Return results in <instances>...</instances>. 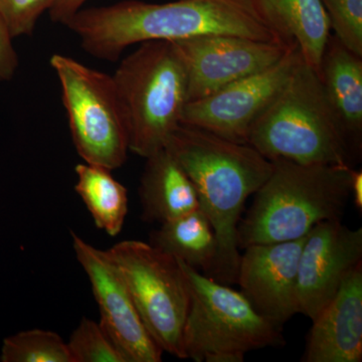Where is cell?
Listing matches in <instances>:
<instances>
[{
    "label": "cell",
    "mask_w": 362,
    "mask_h": 362,
    "mask_svg": "<svg viewBox=\"0 0 362 362\" xmlns=\"http://www.w3.org/2000/svg\"><path fill=\"white\" fill-rule=\"evenodd\" d=\"M65 26L84 51L102 61L116 62L130 45L150 40H177L228 35L278 40L252 0H177L148 4L125 0L111 6L81 8Z\"/></svg>",
    "instance_id": "1"
},
{
    "label": "cell",
    "mask_w": 362,
    "mask_h": 362,
    "mask_svg": "<svg viewBox=\"0 0 362 362\" xmlns=\"http://www.w3.org/2000/svg\"><path fill=\"white\" fill-rule=\"evenodd\" d=\"M165 149L194 183L201 209L216 233L218 255L211 279L235 284L240 216L247 199L271 175L273 162L251 145L183 124L170 136Z\"/></svg>",
    "instance_id": "2"
},
{
    "label": "cell",
    "mask_w": 362,
    "mask_h": 362,
    "mask_svg": "<svg viewBox=\"0 0 362 362\" xmlns=\"http://www.w3.org/2000/svg\"><path fill=\"white\" fill-rule=\"evenodd\" d=\"M238 226L240 249L306 237L317 223L341 220L351 197V166L277 159Z\"/></svg>",
    "instance_id": "3"
},
{
    "label": "cell",
    "mask_w": 362,
    "mask_h": 362,
    "mask_svg": "<svg viewBox=\"0 0 362 362\" xmlns=\"http://www.w3.org/2000/svg\"><path fill=\"white\" fill-rule=\"evenodd\" d=\"M247 144L269 160L341 164L356 160L324 93L318 71L303 59L252 124Z\"/></svg>",
    "instance_id": "4"
},
{
    "label": "cell",
    "mask_w": 362,
    "mask_h": 362,
    "mask_svg": "<svg viewBox=\"0 0 362 362\" xmlns=\"http://www.w3.org/2000/svg\"><path fill=\"white\" fill-rule=\"evenodd\" d=\"M112 77L127 119L130 151L147 158L165 148L189 101L187 69L175 42H142Z\"/></svg>",
    "instance_id": "5"
},
{
    "label": "cell",
    "mask_w": 362,
    "mask_h": 362,
    "mask_svg": "<svg viewBox=\"0 0 362 362\" xmlns=\"http://www.w3.org/2000/svg\"><path fill=\"white\" fill-rule=\"evenodd\" d=\"M178 262L189 291L182 332L185 359L242 362L247 352L284 344L282 329L255 310L242 293Z\"/></svg>",
    "instance_id": "6"
},
{
    "label": "cell",
    "mask_w": 362,
    "mask_h": 362,
    "mask_svg": "<svg viewBox=\"0 0 362 362\" xmlns=\"http://www.w3.org/2000/svg\"><path fill=\"white\" fill-rule=\"evenodd\" d=\"M49 64L78 156L110 170L121 168L130 151L129 129L113 77L65 54H52Z\"/></svg>",
    "instance_id": "7"
},
{
    "label": "cell",
    "mask_w": 362,
    "mask_h": 362,
    "mask_svg": "<svg viewBox=\"0 0 362 362\" xmlns=\"http://www.w3.org/2000/svg\"><path fill=\"white\" fill-rule=\"evenodd\" d=\"M107 252L123 274L150 335L162 351L185 359L182 332L189 291L178 259L141 240H122Z\"/></svg>",
    "instance_id": "8"
},
{
    "label": "cell",
    "mask_w": 362,
    "mask_h": 362,
    "mask_svg": "<svg viewBox=\"0 0 362 362\" xmlns=\"http://www.w3.org/2000/svg\"><path fill=\"white\" fill-rule=\"evenodd\" d=\"M301 59L294 45L270 68L188 102L181 124L247 144L252 124L277 97Z\"/></svg>",
    "instance_id": "9"
},
{
    "label": "cell",
    "mask_w": 362,
    "mask_h": 362,
    "mask_svg": "<svg viewBox=\"0 0 362 362\" xmlns=\"http://www.w3.org/2000/svg\"><path fill=\"white\" fill-rule=\"evenodd\" d=\"M76 258L89 279L99 307L100 324L126 362H160L162 349L145 327L123 274L107 251L71 232Z\"/></svg>",
    "instance_id": "10"
},
{
    "label": "cell",
    "mask_w": 362,
    "mask_h": 362,
    "mask_svg": "<svg viewBox=\"0 0 362 362\" xmlns=\"http://www.w3.org/2000/svg\"><path fill=\"white\" fill-rule=\"evenodd\" d=\"M175 42L188 80L189 101L275 65L292 47L280 40L209 35Z\"/></svg>",
    "instance_id": "11"
},
{
    "label": "cell",
    "mask_w": 362,
    "mask_h": 362,
    "mask_svg": "<svg viewBox=\"0 0 362 362\" xmlns=\"http://www.w3.org/2000/svg\"><path fill=\"white\" fill-rule=\"evenodd\" d=\"M359 264H362V228L351 230L341 220L322 221L313 226L300 255L298 313L314 320Z\"/></svg>",
    "instance_id": "12"
},
{
    "label": "cell",
    "mask_w": 362,
    "mask_h": 362,
    "mask_svg": "<svg viewBox=\"0 0 362 362\" xmlns=\"http://www.w3.org/2000/svg\"><path fill=\"white\" fill-rule=\"evenodd\" d=\"M305 240L252 245L240 254L235 284L255 310L281 329L298 313V267Z\"/></svg>",
    "instance_id": "13"
},
{
    "label": "cell",
    "mask_w": 362,
    "mask_h": 362,
    "mask_svg": "<svg viewBox=\"0 0 362 362\" xmlns=\"http://www.w3.org/2000/svg\"><path fill=\"white\" fill-rule=\"evenodd\" d=\"M312 322L303 361H362V264Z\"/></svg>",
    "instance_id": "14"
},
{
    "label": "cell",
    "mask_w": 362,
    "mask_h": 362,
    "mask_svg": "<svg viewBox=\"0 0 362 362\" xmlns=\"http://www.w3.org/2000/svg\"><path fill=\"white\" fill-rule=\"evenodd\" d=\"M318 75L352 156L357 159L362 146V57L330 35Z\"/></svg>",
    "instance_id": "15"
},
{
    "label": "cell",
    "mask_w": 362,
    "mask_h": 362,
    "mask_svg": "<svg viewBox=\"0 0 362 362\" xmlns=\"http://www.w3.org/2000/svg\"><path fill=\"white\" fill-rule=\"evenodd\" d=\"M276 39L297 45L305 63L318 71L330 35V23L320 0H252Z\"/></svg>",
    "instance_id": "16"
},
{
    "label": "cell",
    "mask_w": 362,
    "mask_h": 362,
    "mask_svg": "<svg viewBox=\"0 0 362 362\" xmlns=\"http://www.w3.org/2000/svg\"><path fill=\"white\" fill-rule=\"evenodd\" d=\"M138 192L148 223L161 225L201 209L194 183L165 148L147 157Z\"/></svg>",
    "instance_id": "17"
},
{
    "label": "cell",
    "mask_w": 362,
    "mask_h": 362,
    "mask_svg": "<svg viewBox=\"0 0 362 362\" xmlns=\"http://www.w3.org/2000/svg\"><path fill=\"white\" fill-rule=\"evenodd\" d=\"M150 244L192 268L202 269L207 277L213 276L218 262V240L202 209L161 223L152 233Z\"/></svg>",
    "instance_id": "18"
},
{
    "label": "cell",
    "mask_w": 362,
    "mask_h": 362,
    "mask_svg": "<svg viewBox=\"0 0 362 362\" xmlns=\"http://www.w3.org/2000/svg\"><path fill=\"white\" fill-rule=\"evenodd\" d=\"M75 190L98 228L111 237L122 230L128 214L127 188L112 175L110 169L94 164H78Z\"/></svg>",
    "instance_id": "19"
},
{
    "label": "cell",
    "mask_w": 362,
    "mask_h": 362,
    "mask_svg": "<svg viewBox=\"0 0 362 362\" xmlns=\"http://www.w3.org/2000/svg\"><path fill=\"white\" fill-rule=\"evenodd\" d=\"M1 362H73L68 345L58 333L42 329L21 331L2 343Z\"/></svg>",
    "instance_id": "20"
},
{
    "label": "cell",
    "mask_w": 362,
    "mask_h": 362,
    "mask_svg": "<svg viewBox=\"0 0 362 362\" xmlns=\"http://www.w3.org/2000/svg\"><path fill=\"white\" fill-rule=\"evenodd\" d=\"M73 362H126L100 322L83 317L66 342Z\"/></svg>",
    "instance_id": "21"
},
{
    "label": "cell",
    "mask_w": 362,
    "mask_h": 362,
    "mask_svg": "<svg viewBox=\"0 0 362 362\" xmlns=\"http://www.w3.org/2000/svg\"><path fill=\"white\" fill-rule=\"evenodd\" d=\"M333 35L350 52L362 57V0H320Z\"/></svg>",
    "instance_id": "22"
},
{
    "label": "cell",
    "mask_w": 362,
    "mask_h": 362,
    "mask_svg": "<svg viewBox=\"0 0 362 362\" xmlns=\"http://www.w3.org/2000/svg\"><path fill=\"white\" fill-rule=\"evenodd\" d=\"M52 0H0V16L13 37L30 35Z\"/></svg>",
    "instance_id": "23"
},
{
    "label": "cell",
    "mask_w": 362,
    "mask_h": 362,
    "mask_svg": "<svg viewBox=\"0 0 362 362\" xmlns=\"http://www.w3.org/2000/svg\"><path fill=\"white\" fill-rule=\"evenodd\" d=\"M13 40L6 21L0 16V83L11 80L20 65Z\"/></svg>",
    "instance_id": "24"
},
{
    "label": "cell",
    "mask_w": 362,
    "mask_h": 362,
    "mask_svg": "<svg viewBox=\"0 0 362 362\" xmlns=\"http://www.w3.org/2000/svg\"><path fill=\"white\" fill-rule=\"evenodd\" d=\"M87 0H52L49 7V18L54 23L65 25L74 14L77 13Z\"/></svg>",
    "instance_id": "25"
},
{
    "label": "cell",
    "mask_w": 362,
    "mask_h": 362,
    "mask_svg": "<svg viewBox=\"0 0 362 362\" xmlns=\"http://www.w3.org/2000/svg\"><path fill=\"white\" fill-rule=\"evenodd\" d=\"M351 197L359 211H362V173L361 170L352 169L351 173Z\"/></svg>",
    "instance_id": "26"
}]
</instances>
